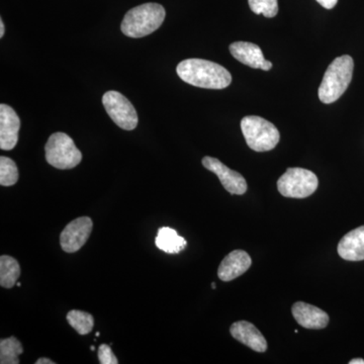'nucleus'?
<instances>
[{"mask_svg": "<svg viewBox=\"0 0 364 364\" xmlns=\"http://www.w3.org/2000/svg\"><path fill=\"white\" fill-rule=\"evenodd\" d=\"M212 289H215V282H213V284H212Z\"/></svg>", "mask_w": 364, "mask_h": 364, "instance_id": "obj_29", "label": "nucleus"}, {"mask_svg": "<svg viewBox=\"0 0 364 364\" xmlns=\"http://www.w3.org/2000/svg\"><path fill=\"white\" fill-rule=\"evenodd\" d=\"M21 119L13 107L2 104L0 105V148L2 150H13L18 141Z\"/></svg>", "mask_w": 364, "mask_h": 364, "instance_id": "obj_10", "label": "nucleus"}, {"mask_svg": "<svg viewBox=\"0 0 364 364\" xmlns=\"http://www.w3.org/2000/svg\"><path fill=\"white\" fill-rule=\"evenodd\" d=\"M90 350L95 351V346H90Z\"/></svg>", "mask_w": 364, "mask_h": 364, "instance_id": "obj_28", "label": "nucleus"}, {"mask_svg": "<svg viewBox=\"0 0 364 364\" xmlns=\"http://www.w3.org/2000/svg\"><path fill=\"white\" fill-rule=\"evenodd\" d=\"M272 68V62L267 61V60H265L264 63L262 64V66H261V70L263 71H268L270 70V69Z\"/></svg>", "mask_w": 364, "mask_h": 364, "instance_id": "obj_24", "label": "nucleus"}, {"mask_svg": "<svg viewBox=\"0 0 364 364\" xmlns=\"http://www.w3.org/2000/svg\"><path fill=\"white\" fill-rule=\"evenodd\" d=\"M46 160L55 168L71 169L82 160V154L65 133L53 134L45 146Z\"/></svg>", "mask_w": 364, "mask_h": 364, "instance_id": "obj_5", "label": "nucleus"}, {"mask_svg": "<svg viewBox=\"0 0 364 364\" xmlns=\"http://www.w3.org/2000/svg\"><path fill=\"white\" fill-rule=\"evenodd\" d=\"M176 72L184 82L207 90H224L232 82L231 73L225 67L208 60H184Z\"/></svg>", "mask_w": 364, "mask_h": 364, "instance_id": "obj_1", "label": "nucleus"}, {"mask_svg": "<svg viewBox=\"0 0 364 364\" xmlns=\"http://www.w3.org/2000/svg\"><path fill=\"white\" fill-rule=\"evenodd\" d=\"M18 181V169L11 158L0 157V184L2 186H14Z\"/></svg>", "mask_w": 364, "mask_h": 364, "instance_id": "obj_20", "label": "nucleus"}, {"mask_svg": "<svg viewBox=\"0 0 364 364\" xmlns=\"http://www.w3.org/2000/svg\"><path fill=\"white\" fill-rule=\"evenodd\" d=\"M205 168L214 172L219 177L222 186L231 195H244L247 191V182L239 172L230 169L217 158L205 156L203 159Z\"/></svg>", "mask_w": 364, "mask_h": 364, "instance_id": "obj_9", "label": "nucleus"}, {"mask_svg": "<svg viewBox=\"0 0 364 364\" xmlns=\"http://www.w3.org/2000/svg\"><path fill=\"white\" fill-rule=\"evenodd\" d=\"M21 277V267L18 261L11 256L0 257V284L6 289L16 286Z\"/></svg>", "mask_w": 364, "mask_h": 364, "instance_id": "obj_17", "label": "nucleus"}, {"mask_svg": "<svg viewBox=\"0 0 364 364\" xmlns=\"http://www.w3.org/2000/svg\"><path fill=\"white\" fill-rule=\"evenodd\" d=\"M349 364H364V360L361 358L352 359L349 361Z\"/></svg>", "mask_w": 364, "mask_h": 364, "instance_id": "obj_27", "label": "nucleus"}, {"mask_svg": "<svg viewBox=\"0 0 364 364\" xmlns=\"http://www.w3.org/2000/svg\"><path fill=\"white\" fill-rule=\"evenodd\" d=\"M232 336L238 340L242 344L246 345L249 348L256 352H265L267 350V342L259 330L247 321H239L234 323L230 328Z\"/></svg>", "mask_w": 364, "mask_h": 364, "instance_id": "obj_13", "label": "nucleus"}, {"mask_svg": "<svg viewBox=\"0 0 364 364\" xmlns=\"http://www.w3.org/2000/svg\"><path fill=\"white\" fill-rule=\"evenodd\" d=\"M36 364H55V363L49 358H39L36 361Z\"/></svg>", "mask_w": 364, "mask_h": 364, "instance_id": "obj_25", "label": "nucleus"}, {"mask_svg": "<svg viewBox=\"0 0 364 364\" xmlns=\"http://www.w3.org/2000/svg\"><path fill=\"white\" fill-rule=\"evenodd\" d=\"M4 31H6V28H4V21L0 20V38H4Z\"/></svg>", "mask_w": 364, "mask_h": 364, "instance_id": "obj_26", "label": "nucleus"}, {"mask_svg": "<svg viewBox=\"0 0 364 364\" xmlns=\"http://www.w3.org/2000/svg\"><path fill=\"white\" fill-rule=\"evenodd\" d=\"M241 130L249 147L256 152H267L274 149L280 140V134L277 127L263 117H243Z\"/></svg>", "mask_w": 364, "mask_h": 364, "instance_id": "obj_4", "label": "nucleus"}, {"mask_svg": "<svg viewBox=\"0 0 364 364\" xmlns=\"http://www.w3.org/2000/svg\"><path fill=\"white\" fill-rule=\"evenodd\" d=\"M316 1L326 9H332L336 6L338 0H316Z\"/></svg>", "mask_w": 364, "mask_h": 364, "instance_id": "obj_23", "label": "nucleus"}, {"mask_svg": "<svg viewBox=\"0 0 364 364\" xmlns=\"http://www.w3.org/2000/svg\"><path fill=\"white\" fill-rule=\"evenodd\" d=\"M165 16L166 13L161 4H145L134 7L124 16L121 25L122 32L127 37H146L161 26Z\"/></svg>", "mask_w": 364, "mask_h": 364, "instance_id": "obj_3", "label": "nucleus"}, {"mask_svg": "<svg viewBox=\"0 0 364 364\" xmlns=\"http://www.w3.org/2000/svg\"><path fill=\"white\" fill-rule=\"evenodd\" d=\"M102 104L107 114L119 128L126 131L136 129L138 114L130 100L117 91L109 90L102 97Z\"/></svg>", "mask_w": 364, "mask_h": 364, "instance_id": "obj_7", "label": "nucleus"}, {"mask_svg": "<svg viewBox=\"0 0 364 364\" xmlns=\"http://www.w3.org/2000/svg\"><path fill=\"white\" fill-rule=\"evenodd\" d=\"M98 359L100 364H117L119 360L112 353L111 346L107 344H102L98 348Z\"/></svg>", "mask_w": 364, "mask_h": 364, "instance_id": "obj_22", "label": "nucleus"}, {"mask_svg": "<svg viewBox=\"0 0 364 364\" xmlns=\"http://www.w3.org/2000/svg\"><path fill=\"white\" fill-rule=\"evenodd\" d=\"M23 352V346L16 337L1 339L0 341V363L18 364L21 355Z\"/></svg>", "mask_w": 364, "mask_h": 364, "instance_id": "obj_18", "label": "nucleus"}, {"mask_svg": "<svg viewBox=\"0 0 364 364\" xmlns=\"http://www.w3.org/2000/svg\"><path fill=\"white\" fill-rule=\"evenodd\" d=\"M92 220L81 217L69 223L60 235V244L67 253L77 252L85 245L92 231Z\"/></svg>", "mask_w": 364, "mask_h": 364, "instance_id": "obj_8", "label": "nucleus"}, {"mask_svg": "<svg viewBox=\"0 0 364 364\" xmlns=\"http://www.w3.org/2000/svg\"><path fill=\"white\" fill-rule=\"evenodd\" d=\"M338 254L347 261L364 260V226L345 235L339 242Z\"/></svg>", "mask_w": 364, "mask_h": 364, "instance_id": "obj_14", "label": "nucleus"}, {"mask_svg": "<svg viewBox=\"0 0 364 364\" xmlns=\"http://www.w3.org/2000/svg\"><path fill=\"white\" fill-rule=\"evenodd\" d=\"M155 243H156L158 249L168 254L181 252L186 248V244H188L183 237H181L177 234L176 230L168 227L160 228L158 230Z\"/></svg>", "mask_w": 364, "mask_h": 364, "instance_id": "obj_16", "label": "nucleus"}, {"mask_svg": "<svg viewBox=\"0 0 364 364\" xmlns=\"http://www.w3.org/2000/svg\"><path fill=\"white\" fill-rule=\"evenodd\" d=\"M230 52L235 59L244 65L261 69L265 58L259 46L249 42H235L230 45Z\"/></svg>", "mask_w": 364, "mask_h": 364, "instance_id": "obj_15", "label": "nucleus"}, {"mask_svg": "<svg viewBox=\"0 0 364 364\" xmlns=\"http://www.w3.org/2000/svg\"><path fill=\"white\" fill-rule=\"evenodd\" d=\"M251 11L256 14H263L265 18H274L279 13L277 0H248Z\"/></svg>", "mask_w": 364, "mask_h": 364, "instance_id": "obj_21", "label": "nucleus"}, {"mask_svg": "<svg viewBox=\"0 0 364 364\" xmlns=\"http://www.w3.org/2000/svg\"><path fill=\"white\" fill-rule=\"evenodd\" d=\"M95 335H97V337L100 336V332H97V334Z\"/></svg>", "mask_w": 364, "mask_h": 364, "instance_id": "obj_31", "label": "nucleus"}, {"mask_svg": "<svg viewBox=\"0 0 364 364\" xmlns=\"http://www.w3.org/2000/svg\"><path fill=\"white\" fill-rule=\"evenodd\" d=\"M353 70V59L348 55L338 57L330 64L318 91L323 104H333L343 95L351 83Z\"/></svg>", "mask_w": 364, "mask_h": 364, "instance_id": "obj_2", "label": "nucleus"}, {"mask_svg": "<svg viewBox=\"0 0 364 364\" xmlns=\"http://www.w3.org/2000/svg\"><path fill=\"white\" fill-rule=\"evenodd\" d=\"M318 184V177L314 172L296 167L287 170L277 181V188L286 198H305L315 193Z\"/></svg>", "mask_w": 364, "mask_h": 364, "instance_id": "obj_6", "label": "nucleus"}, {"mask_svg": "<svg viewBox=\"0 0 364 364\" xmlns=\"http://www.w3.org/2000/svg\"><path fill=\"white\" fill-rule=\"evenodd\" d=\"M291 312L296 322L306 329H324L329 324L327 313L304 301L294 304Z\"/></svg>", "mask_w": 364, "mask_h": 364, "instance_id": "obj_12", "label": "nucleus"}, {"mask_svg": "<svg viewBox=\"0 0 364 364\" xmlns=\"http://www.w3.org/2000/svg\"><path fill=\"white\" fill-rule=\"evenodd\" d=\"M252 264L250 255L243 250H234L223 259L218 277L223 282H231L244 274Z\"/></svg>", "mask_w": 364, "mask_h": 364, "instance_id": "obj_11", "label": "nucleus"}, {"mask_svg": "<svg viewBox=\"0 0 364 364\" xmlns=\"http://www.w3.org/2000/svg\"><path fill=\"white\" fill-rule=\"evenodd\" d=\"M67 321L78 334L87 335L92 331L95 318L90 314L82 311L72 310L67 314Z\"/></svg>", "mask_w": 364, "mask_h": 364, "instance_id": "obj_19", "label": "nucleus"}, {"mask_svg": "<svg viewBox=\"0 0 364 364\" xmlns=\"http://www.w3.org/2000/svg\"><path fill=\"white\" fill-rule=\"evenodd\" d=\"M16 286H18V287H21V282H16Z\"/></svg>", "mask_w": 364, "mask_h": 364, "instance_id": "obj_30", "label": "nucleus"}]
</instances>
